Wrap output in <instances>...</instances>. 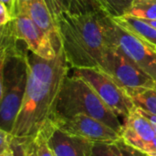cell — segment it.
<instances>
[{"label": "cell", "instance_id": "6da1fadb", "mask_svg": "<svg viewBox=\"0 0 156 156\" xmlns=\"http://www.w3.org/2000/svg\"><path fill=\"white\" fill-rule=\"evenodd\" d=\"M27 62V85L11 133L12 145H24L32 142L49 125L62 84L70 68L63 48L52 59L43 58L28 51Z\"/></svg>", "mask_w": 156, "mask_h": 156}, {"label": "cell", "instance_id": "7a4b0ae2", "mask_svg": "<svg viewBox=\"0 0 156 156\" xmlns=\"http://www.w3.org/2000/svg\"><path fill=\"white\" fill-rule=\"evenodd\" d=\"M11 20L1 27L0 130L12 133L25 97L28 79V48H19Z\"/></svg>", "mask_w": 156, "mask_h": 156}, {"label": "cell", "instance_id": "3957f363", "mask_svg": "<svg viewBox=\"0 0 156 156\" xmlns=\"http://www.w3.org/2000/svg\"><path fill=\"white\" fill-rule=\"evenodd\" d=\"M94 11L62 15L58 20L62 48L72 69H101L108 48L103 16Z\"/></svg>", "mask_w": 156, "mask_h": 156}, {"label": "cell", "instance_id": "277c9868", "mask_svg": "<svg viewBox=\"0 0 156 156\" xmlns=\"http://www.w3.org/2000/svg\"><path fill=\"white\" fill-rule=\"evenodd\" d=\"M79 114L102 122L122 136L123 124L119 117L85 80L74 75L68 76L62 84L51 121L70 119Z\"/></svg>", "mask_w": 156, "mask_h": 156}, {"label": "cell", "instance_id": "5b68a950", "mask_svg": "<svg viewBox=\"0 0 156 156\" xmlns=\"http://www.w3.org/2000/svg\"><path fill=\"white\" fill-rule=\"evenodd\" d=\"M108 47H114L156 81V47L125 29L104 14Z\"/></svg>", "mask_w": 156, "mask_h": 156}, {"label": "cell", "instance_id": "8992f818", "mask_svg": "<svg viewBox=\"0 0 156 156\" xmlns=\"http://www.w3.org/2000/svg\"><path fill=\"white\" fill-rule=\"evenodd\" d=\"M132 97L148 89H155L156 81L114 47H108L101 69Z\"/></svg>", "mask_w": 156, "mask_h": 156}, {"label": "cell", "instance_id": "52a82bcc", "mask_svg": "<svg viewBox=\"0 0 156 156\" xmlns=\"http://www.w3.org/2000/svg\"><path fill=\"white\" fill-rule=\"evenodd\" d=\"M73 75L85 80L119 118L127 119L135 108L127 92L103 70L73 69Z\"/></svg>", "mask_w": 156, "mask_h": 156}, {"label": "cell", "instance_id": "ba28073f", "mask_svg": "<svg viewBox=\"0 0 156 156\" xmlns=\"http://www.w3.org/2000/svg\"><path fill=\"white\" fill-rule=\"evenodd\" d=\"M49 124L67 133L87 139L93 144L114 143L122 137L102 122L83 114L76 115L70 119L53 120Z\"/></svg>", "mask_w": 156, "mask_h": 156}, {"label": "cell", "instance_id": "9c48e42d", "mask_svg": "<svg viewBox=\"0 0 156 156\" xmlns=\"http://www.w3.org/2000/svg\"><path fill=\"white\" fill-rule=\"evenodd\" d=\"M122 138L130 145L156 156V132L151 122L134 108L123 123Z\"/></svg>", "mask_w": 156, "mask_h": 156}, {"label": "cell", "instance_id": "30bf717a", "mask_svg": "<svg viewBox=\"0 0 156 156\" xmlns=\"http://www.w3.org/2000/svg\"><path fill=\"white\" fill-rule=\"evenodd\" d=\"M13 22L16 38L23 41L30 52L46 59H52L57 56L58 52L55 50L50 38L27 15H18L13 19Z\"/></svg>", "mask_w": 156, "mask_h": 156}, {"label": "cell", "instance_id": "8fae6325", "mask_svg": "<svg viewBox=\"0 0 156 156\" xmlns=\"http://www.w3.org/2000/svg\"><path fill=\"white\" fill-rule=\"evenodd\" d=\"M43 131L55 156H91L94 144L92 142L67 133L52 124Z\"/></svg>", "mask_w": 156, "mask_h": 156}, {"label": "cell", "instance_id": "7c38bea8", "mask_svg": "<svg viewBox=\"0 0 156 156\" xmlns=\"http://www.w3.org/2000/svg\"><path fill=\"white\" fill-rule=\"evenodd\" d=\"M24 14L27 15L34 21V23L50 38L55 50L58 52L62 48L58 26L50 10L48 9L45 0L33 1L27 7Z\"/></svg>", "mask_w": 156, "mask_h": 156}, {"label": "cell", "instance_id": "4fadbf2b", "mask_svg": "<svg viewBox=\"0 0 156 156\" xmlns=\"http://www.w3.org/2000/svg\"><path fill=\"white\" fill-rule=\"evenodd\" d=\"M45 2L56 22L62 15H80L94 11L103 12L96 0H45Z\"/></svg>", "mask_w": 156, "mask_h": 156}, {"label": "cell", "instance_id": "5bb4252c", "mask_svg": "<svg viewBox=\"0 0 156 156\" xmlns=\"http://www.w3.org/2000/svg\"><path fill=\"white\" fill-rule=\"evenodd\" d=\"M113 19L117 24H119L125 29L129 30L144 41L156 47V28L149 25L144 19L127 15Z\"/></svg>", "mask_w": 156, "mask_h": 156}, {"label": "cell", "instance_id": "9a60e30c", "mask_svg": "<svg viewBox=\"0 0 156 156\" xmlns=\"http://www.w3.org/2000/svg\"><path fill=\"white\" fill-rule=\"evenodd\" d=\"M126 15L140 19L156 20V0H133Z\"/></svg>", "mask_w": 156, "mask_h": 156}, {"label": "cell", "instance_id": "2e32d148", "mask_svg": "<svg viewBox=\"0 0 156 156\" xmlns=\"http://www.w3.org/2000/svg\"><path fill=\"white\" fill-rule=\"evenodd\" d=\"M101 10L112 18L121 17L127 14L133 0H96Z\"/></svg>", "mask_w": 156, "mask_h": 156}, {"label": "cell", "instance_id": "e0dca14e", "mask_svg": "<svg viewBox=\"0 0 156 156\" xmlns=\"http://www.w3.org/2000/svg\"><path fill=\"white\" fill-rule=\"evenodd\" d=\"M134 107L156 116V88L145 90L131 97Z\"/></svg>", "mask_w": 156, "mask_h": 156}, {"label": "cell", "instance_id": "ac0fdd59", "mask_svg": "<svg viewBox=\"0 0 156 156\" xmlns=\"http://www.w3.org/2000/svg\"><path fill=\"white\" fill-rule=\"evenodd\" d=\"M91 156H122V154L114 142L94 144Z\"/></svg>", "mask_w": 156, "mask_h": 156}, {"label": "cell", "instance_id": "d6986e66", "mask_svg": "<svg viewBox=\"0 0 156 156\" xmlns=\"http://www.w3.org/2000/svg\"><path fill=\"white\" fill-rule=\"evenodd\" d=\"M36 143V149H37V156H55L53 151L51 150L47 134L44 131L38 133V135L35 138Z\"/></svg>", "mask_w": 156, "mask_h": 156}, {"label": "cell", "instance_id": "ffe728a7", "mask_svg": "<svg viewBox=\"0 0 156 156\" xmlns=\"http://www.w3.org/2000/svg\"><path fill=\"white\" fill-rule=\"evenodd\" d=\"M115 143L117 146L119 147L122 156H151L148 154H146L145 152L130 145L122 137L118 139Z\"/></svg>", "mask_w": 156, "mask_h": 156}, {"label": "cell", "instance_id": "44dd1931", "mask_svg": "<svg viewBox=\"0 0 156 156\" xmlns=\"http://www.w3.org/2000/svg\"><path fill=\"white\" fill-rule=\"evenodd\" d=\"M13 143V135L10 133L0 130V152H4L7 148L11 147ZM0 153V154H1Z\"/></svg>", "mask_w": 156, "mask_h": 156}, {"label": "cell", "instance_id": "7402d4cb", "mask_svg": "<svg viewBox=\"0 0 156 156\" xmlns=\"http://www.w3.org/2000/svg\"><path fill=\"white\" fill-rule=\"evenodd\" d=\"M0 3L5 5L13 19L17 16V0H0Z\"/></svg>", "mask_w": 156, "mask_h": 156}, {"label": "cell", "instance_id": "603a6c76", "mask_svg": "<svg viewBox=\"0 0 156 156\" xmlns=\"http://www.w3.org/2000/svg\"><path fill=\"white\" fill-rule=\"evenodd\" d=\"M20 146L22 147V156H37L35 140H33L32 142L27 144L20 145Z\"/></svg>", "mask_w": 156, "mask_h": 156}, {"label": "cell", "instance_id": "cb8c5ba5", "mask_svg": "<svg viewBox=\"0 0 156 156\" xmlns=\"http://www.w3.org/2000/svg\"><path fill=\"white\" fill-rule=\"evenodd\" d=\"M11 20H13V18L10 16L8 11L6 10L5 5L0 3V27L5 26Z\"/></svg>", "mask_w": 156, "mask_h": 156}, {"label": "cell", "instance_id": "d4e9b609", "mask_svg": "<svg viewBox=\"0 0 156 156\" xmlns=\"http://www.w3.org/2000/svg\"><path fill=\"white\" fill-rule=\"evenodd\" d=\"M35 0H17V16L24 14L27 7Z\"/></svg>", "mask_w": 156, "mask_h": 156}, {"label": "cell", "instance_id": "484cf974", "mask_svg": "<svg viewBox=\"0 0 156 156\" xmlns=\"http://www.w3.org/2000/svg\"><path fill=\"white\" fill-rule=\"evenodd\" d=\"M138 109V108H137ZM139 110V112L146 118V119H148L150 122H151V123L153 124V126H154V128L155 129V132H156V116L155 115H154V114H151V113H149V112H144V111H143V110H141V109H138Z\"/></svg>", "mask_w": 156, "mask_h": 156}, {"label": "cell", "instance_id": "4316f807", "mask_svg": "<svg viewBox=\"0 0 156 156\" xmlns=\"http://www.w3.org/2000/svg\"><path fill=\"white\" fill-rule=\"evenodd\" d=\"M0 156H16L15 155V152L13 150L12 147H9L7 148L6 150H5L4 152H2L0 154Z\"/></svg>", "mask_w": 156, "mask_h": 156}, {"label": "cell", "instance_id": "83f0119b", "mask_svg": "<svg viewBox=\"0 0 156 156\" xmlns=\"http://www.w3.org/2000/svg\"><path fill=\"white\" fill-rule=\"evenodd\" d=\"M145 22H147L149 25H151L152 27H154V28H156V20H145V19H144Z\"/></svg>", "mask_w": 156, "mask_h": 156}]
</instances>
